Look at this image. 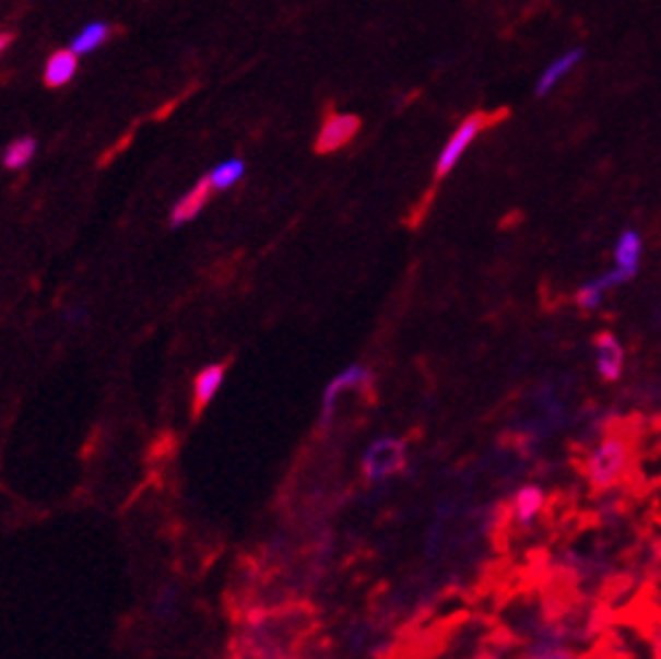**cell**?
<instances>
[{
    "label": "cell",
    "mask_w": 661,
    "mask_h": 659,
    "mask_svg": "<svg viewBox=\"0 0 661 659\" xmlns=\"http://www.w3.org/2000/svg\"><path fill=\"white\" fill-rule=\"evenodd\" d=\"M637 460V445L629 434L624 431H605L602 436H597L592 447H587V452L578 460V471H581L587 487L597 495L616 493L618 487H624V482L629 480L632 471H635Z\"/></svg>",
    "instance_id": "obj_1"
},
{
    "label": "cell",
    "mask_w": 661,
    "mask_h": 659,
    "mask_svg": "<svg viewBox=\"0 0 661 659\" xmlns=\"http://www.w3.org/2000/svg\"><path fill=\"white\" fill-rule=\"evenodd\" d=\"M651 625H657V627H661V598H659V605H657V611H653V620H651Z\"/></svg>",
    "instance_id": "obj_21"
},
{
    "label": "cell",
    "mask_w": 661,
    "mask_h": 659,
    "mask_svg": "<svg viewBox=\"0 0 661 659\" xmlns=\"http://www.w3.org/2000/svg\"><path fill=\"white\" fill-rule=\"evenodd\" d=\"M108 35H110L108 25H99V22H97V25H90L84 33L79 35V38L73 40L70 51H73V55H84V51L97 49V46L103 44V40H108Z\"/></svg>",
    "instance_id": "obj_15"
},
{
    "label": "cell",
    "mask_w": 661,
    "mask_h": 659,
    "mask_svg": "<svg viewBox=\"0 0 661 659\" xmlns=\"http://www.w3.org/2000/svg\"><path fill=\"white\" fill-rule=\"evenodd\" d=\"M226 377V364H213L208 369H202L194 380V415H202L204 407L213 401V396L219 393V388L224 385Z\"/></svg>",
    "instance_id": "obj_9"
},
{
    "label": "cell",
    "mask_w": 661,
    "mask_h": 659,
    "mask_svg": "<svg viewBox=\"0 0 661 659\" xmlns=\"http://www.w3.org/2000/svg\"><path fill=\"white\" fill-rule=\"evenodd\" d=\"M587 655L578 651L567 638L565 625L559 616H535L528 625V640H524L522 659H583Z\"/></svg>",
    "instance_id": "obj_2"
},
{
    "label": "cell",
    "mask_w": 661,
    "mask_h": 659,
    "mask_svg": "<svg viewBox=\"0 0 661 659\" xmlns=\"http://www.w3.org/2000/svg\"><path fill=\"white\" fill-rule=\"evenodd\" d=\"M361 130V119L353 114H331L329 119L323 121L318 132V143H315V151L318 154H331V151L344 149Z\"/></svg>",
    "instance_id": "obj_7"
},
{
    "label": "cell",
    "mask_w": 661,
    "mask_h": 659,
    "mask_svg": "<svg viewBox=\"0 0 661 659\" xmlns=\"http://www.w3.org/2000/svg\"><path fill=\"white\" fill-rule=\"evenodd\" d=\"M409 463V445L401 436H379L361 455V476L368 485H382Z\"/></svg>",
    "instance_id": "obj_3"
},
{
    "label": "cell",
    "mask_w": 661,
    "mask_h": 659,
    "mask_svg": "<svg viewBox=\"0 0 661 659\" xmlns=\"http://www.w3.org/2000/svg\"><path fill=\"white\" fill-rule=\"evenodd\" d=\"M583 659H624V657H622V655H618V651H616V649H611V646H607V644H605V640H600V644H597V646H594V649H592V651H589V655H587V657H583Z\"/></svg>",
    "instance_id": "obj_18"
},
{
    "label": "cell",
    "mask_w": 661,
    "mask_h": 659,
    "mask_svg": "<svg viewBox=\"0 0 661 659\" xmlns=\"http://www.w3.org/2000/svg\"><path fill=\"white\" fill-rule=\"evenodd\" d=\"M651 659H661V627L651 625Z\"/></svg>",
    "instance_id": "obj_19"
},
{
    "label": "cell",
    "mask_w": 661,
    "mask_h": 659,
    "mask_svg": "<svg viewBox=\"0 0 661 659\" xmlns=\"http://www.w3.org/2000/svg\"><path fill=\"white\" fill-rule=\"evenodd\" d=\"M548 511V490L538 482H522L517 490H511L506 506H503V520L508 528L524 533L532 530Z\"/></svg>",
    "instance_id": "obj_4"
},
{
    "label": "cell",
    "mask_w": 661,
    "mask_h": 659,
    "mask_svg": "<svg viewBox=\"0 0 661 659\" xmlns=\"http://www.w3.org/2000/svg\"><path fill=\"white\" fill-rule=\"evenodd\" d=\"M368 385H371V372L366 369V366H347L344 372H339L333 380L326 385L323 390V404H320V428H329L333 423V417H337L339 404H342L344 396L350 393H361V390H366Z\"/></svg>",
    "instance_id": "obj_6"
},
{
    "label": "cell",
    "mask_w": 661,
    "mask_h": 659,
    "mask_svg": "<svg viewBox=\"0 0 661 659\" xmlns=\"http://www.w3.org/2000/svg\"><path fill=\"white\" fill-rule=\"evenodd\" d=\"M210 191H213V184H210V178L199 180L194 189H191L189 195H186L184 200H180L178 205L173 208V215H169V219H173V224L178 226V224H186L189 219H194L199 210L208 205Z\"/></svg>",
    "instance_id": "obj_12"
},
{
    "label": "cell",
    "mask_w": 661,
    "mask_h": 659,
    "mask_svg": "<svg viewBox=\"0 0 661 659\" xmlns=\"http://www.w3.org/2000/svg\"><path fill=\"white\" fill-rule=\"evenodd\" d=\"M11 40H14V35H11V33H0V55H3V49H9Z\"/></svg>",
    "instance_id": "obj_20"
},
{
    "label": "cell",
    "mask_w": 661,
    "mask_h": 659,
    "mask_svg": "<svg viewBox=\"0 0 661 659\" xmlns=\"http://www.w3.org/2000/svg\"><path fill=\"white\" fill-rule=\"evenodd\" d=\"M243 173H245V165L239 160L224 162V165H219L213 173H210V184H213V189H229V186H234L239 178H243Z\"/></svg>",
    "instance_id": "obj_16"
},
{
    "label": "cell",
    "mask_w": 661,
    "mask_h": 659,
    "mask_svg": "<svg viewBox=\"0 0 661 659\" xmlns=\"http://www.w3.org/2000/svg\"><path fill=\"white\" fill-rule=\"evenodd\" d=\"M640 254H642V240L637 232H622L616 243V270L624 272L627 280L637 275V267H640Z\"/></svg>",
    "instance_id": "obj_11"
},
{
    "label": "cell",
    "mask_w": 661,
    "mask_h": 659,
    "mask_svg": "<svg viewBox=\"0 0 661 659\" xmlns=\"http://www.w3.org/2000/svg\"><path fill=\"white\" fill-rule=\"evenodd\" d=\"M602 296H605V291L600 289V285L594 283V280H589L587 285H581V291H578V305L583 307V310H594V307H600Z\"/></svg>",
    "instance_id": "obj_17"
},
{
    "label": "cell",
    "mask_w": 661,
    "mask_h": 659,
    "mask_svg": "<svg viewBox=\"0 0 661 659\" xmlns=\"http://www.w3.org/2000/svg\"><path fill=\"white\" fill-rule=\"evenodd\" d=\"M33 154H35V140L33 138L14 140V143H11L9 149H5L3 165L9 167V170H20V167H25L27 162H31Z\"/></svg>",
    "instance_id": "obj_14"
},
{
    "label": "cell",
    "mask_w": 661,
    "mask_h": 659,
    "mask_svg": "<svg viewBox=\"0 0 661 659\" xmlns=\"http://www.w3.org/2000/svg\"><path fill=\"white\" fill-rule=\"evenodd\" d=\"M503 114H506V110H500V114H484V110H476V114L468 116L463 125L455 130V136L447 140V145L441 149V154H438L436 178L441 180L444 175L452 173V167L458 165L460 156H465V151L471 149L473 140L482 136L489 125H495L497 119H503Z\"/></svg>",
    "instance_id": "obj_5"
},
{
    "label": "cell",
    "mask_w": 661,
    "mask_h": 659,
    "mask_svg": "<svg viewBox=\"0 0 661 659\" xmlns=\"http://www.w3.org/2000/svg\"><path fill=\"white\" fill-rule=\"evenodd\" d=\"M594 353H597V375L605 383H616L624 372V348L611 331H600L594 337Z\"/></svg>",
    "instance_id": "obj_8"
},
{
    "label": "cell",
    "mask_w": 661,
    "mask_h": 659,
    "mask_svg": "<svg viewBox=\"0 0 661 659\" xmlns=\"http://www.w3.org/2000/svg\"><path fill=\"white\" fill-rule=\"evenodd\" d=\"M75 55L70 49H60L55 51V55L49 57V62H46V73L44 81L46 86H51V90H57V86H66L70 79H73L75 73Z\"/></svg>",
    "instance_id": "obj_13"
},
{
    "label": "cell",
    "mask_w": 661,
    "mask_h": 659,
    "mask_svg": "<svg viewBox=\"0 0 661 659\" xmlns=\"http://www.w3.org/2000/svg\"><path fill=\"white\" fill-rule=\"evenodd\" d=\"M581 60H583V49H570V51H565L563 57H557V60H554L552 66L543 70L541 79H538V86H535L538 97L548 95V92H552L554 86H557L559 81H563L565 75L570 73V70L576 68Z\"/></svg>",
    "instance_id": "obj_10"
}]
</instances>
